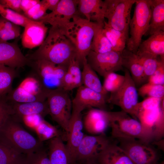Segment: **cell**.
<instances>
[{"label":"cell","mask_w":164,"mask_h":164,"mask_svg":"<svg viewBox=\"0 0 164 164\" xmlns=\"http://www.w3.org/2000/svg\"><path fill=\"white\" fill-rule=\"evenodd\" d=\"M136 0H105L104 16L111 27L124 33L129 38L132 7Z\"/></svg>","instance_id":"8992f818"},{"label":"cell","mask_w":164,"mask_h":164,"mask_svg":"<svg viewBox=\"0 0 164 164\" xmlns=\"http://www.w3.org/2000/svg\"><path fill=\"white\" fill-rule=\"evenodd\" d=\"M48 29L43 22L32 20L24 27L21 37L22 46L29 49L39 46L45 39Z\"/></svg>","instance_id":"d6986e66"},{"label":"cell","mask_w":164,"mask_h":164,"mask_svg":"<svg viewBox=\"0 0 164 164\" xmlns=\"http://www.w3.org/2000/svg\"><path fill=\"white\" fill-rule=\"evenodd\" d=\"M104 77V79L102 85L103 88L106 92L110 93L114 92L119 89L125 80L124 75L115 72L110 73Z\"/></svg>","instance_id":"836d02e7"},{"label":"cell","mask_w":164,"mask_h":164,"mask_svg":"<svg viewBox=\"0 0 164 164\" xmlns=\"http://www.w3.org/2000/svg\"><path fill=\"white\" fill-rule=\"evenodd\" d=\"M14 114L12 104L6 97L0 99V129Z\"/></svg>","instance_id":"f35d334b"},{"label":"cell","mask_w":164,"mask_h":164,"mask_svg":"<svg viewBox=\"0 0 164 164\" xmlns=\"http://www.w3.org/2000/svg\"><path fill=\"white\" fill-rule=\"evenodd\" d=\"M109 127L114 139L132 138L150 143L140 122L122 110L111 111Z\"/></svg>","instance_id":"9c48e42d"},{"label":"cell","mask_w":164,"mask_h":164,"mask_svg":"<svg viewBox=\"0 0 164 164\" xmlns=\"http://www.w3.org/2000/svg\"><path fill=\"white\" fill-rule=\"evenodd\" d=\"M138 92L142 97L147 96L148 97L163 98L164 85H155L147 82L139 87Z\"/></svg>","instance_id":"e575fe53"},{"label":"cell","mask_w":164,"mask_h":164,"mask_svg":"<svg viewBox=\"0 0 164 164\" xmlns=\"http://www.w3.org/2000/svg\"><path fill=\"white\" fill-rule=\"evenodd\" d=\"M23 164H51L48 154L43 149L26 155Z\"/></svg>","instance_id":"74e56055"},{"label":"cell","mask_w":164,"mask_h":164,"mask_svg":"<svg viewBox=\"0 0 164 164\" xmlns=\"http://www.w3.org/2000/svg\"><path fill=\"white\" fill-rule=\"evenodd\" d=\"M114 139L104 133L96 135H84L77 150L75 163L96 160Z\"/></svg>","instance_id":"7c38bea8"},{"label":"cell","mask_w":164,"mask_h":164,"mask_svg":"<svg viewBox=\"0 0 164 164\" xmlns=\"http://www.w3.org/2000/svg\"><path fill=\"white\" fill-rule=\"evenodd\" d=\"M20 32L19 26L0 16V40L7 41L17 38Z\"/></svg>","instance_id":"1f68e13d"},{"label":"cell","mask_w":164,"mask_h":164,"mask_svg":"<svg viewBox=\"0 0 164 164\" xmlns=\"http://www.w3.org/2000/svg\"><path fill=\"white\" fill-rule=\"evenodd\" d=\"M50 90L38 76L31 75L24 78L15 89L11 90L6 98L12 103L44 101Z\"/></svg>","instance_id":"5b68a950"},{"label":"cell","mask_w":164,"mask_h":164,"mask_svg":"<svg viewBox=\"0 0 164 164\" xmlns=\"http://www.w3.org/2000/svg\"><path fill=\"white\" fill-rule=\"evenodd\" d=\"M81 80L83 85L107 96L108 93L104 89L96 72L91 68L87 61L86 59L82 64Z\"/></svg>","instance_id":"484cf974"},{"label":"cell","mask_w":164,"mask_h":164,"mask_svg":"<svg viewBox=\"0 0 164 164\" xmlns=\"http://www.w3.org/2000/svg\"><path fill=\"white\" fill-rule=\"evenodd\" d=\"M103 31L110 42L113 51L122 52L125 49L128 39L123 32L110 27L104 21Z\"/></svg>","instance_id":"4316f807"},{"label":"cell","mask_w":164,"mask_h":164,"mask_svg":"<svg viewBox=\"0 0 164 164\" xmlns=\"http://www.w3.org/2000/svg\"><path fill=\"white\" fill-rule=\"evenodd\" d=\"M42 1L47 10L49 9L52 12L56 9L60 0H43Z\"/></svg>","instance_id":"681fc988"},{"label":"cell","mask_w":164,"mask_h":164,"mask_svg":"<svg viewBox=\"0 0 164 164\" xmlns=\"http://www.w3.org/2000/svg\"><path fill=\"white\" fill-rule=\"evenodd\" d=\"M40 2L39 0H21V8L23 13L27 12Z\"/></svg>","instance_id":"c3c4849f"},{"label":"cell","mask_w":164,"mask_h":164,"mask_svg":"<svg viewBox=\"0 0 164 164\" xmlns=\"http://www.w3.org/2000/svg\"><path fill=\"white\" fill-rule=\"evenodd\" d=\"M82 85L78 88L72 100V109L81 112L87 108L108 111V97Z\"/></svg>","instance_id":"5bb4252c"},{"label":"cell","mask_w":164,"mask_h":164,"mask_svg":"<svg viewBox=\"0 0 164 164\" xmlns=\"http://www.w3.org/2000/svg\"><path fill=\"white\" fill-rule=\"evenodd\" d=\"M133 14L129 24L130 36L127 49L135 54L142 37L148 31L151 17L150 0H136Z\"/></svg>","instance_id":"277c9868"},{"label":"cell","mask_w":164,"mask_h":164,"mask_svg":"<svg viewBox=\"0 0 164 164\" xmlns=\"http://www.w3.org/2000/svg\"><path fill=\"white\" fill-rule=\"evenodd\" d=\"M80 66L78 61L74 57L70 62L67 69V71L71 75L74 79L76 88L82 85Z\"/></svg>","instance_id":"ab89813d"},{"label":"cell","mask_w":164,"mask_h":164,"mask_svg":"<svg viewBox=\"0 0 164 164\" xmlns=\"http://www.w3.org/2000/svg\"><path fill=\"white\" fill-rule=\"evenodd\" d=\"M153 145H155L158 149L164 150V139L163 138L159 141H153L151 143Z\"/></svg>","instance_id":"f907efd6"},{"label":"cell","mask_w":164,"mask_h":164,"mask_svg":"<svg viewBox=\"0 0 164 164\" xmlns=\"http://www.w3.org/2000/svg\"><path fill=\"white\" fill-rule=\"evenodd\" d=\"M81 112L72 109L65 146L73 164H75L78 148L84 135Z\"/></svg>","instance_id":"9a60e30c"},{"label":"cell","mask_w":164,"mask_h":164,"mask_svg":"<svg viewBox=\"0 0 164 164\" xmlns=\"http://www.w3.org/2000/svg\"><path fill=\"white\" fill-rule=\"evenodd\" d=\"M11 104L14 112L12 117L18 122L21 121L23 117L26 115L39 114L43 118L49 114L46 100L23 103H12Z\"/></svg>","instance_id":"603a6c76"},{"label":"cell","mask_w":164,"mask_h":164,"mask_svg":"<svg viewBox=\"0 0 164 164\" xmlns=\"http://www.w3.org/2000/svg\"><path fill=\"white\" fill-rule=\"evenodd\" d=\"M34 130L37 135L38 140L42 142L58 137H61L63 141L67 140L66 133L62 132L43 119Z\"/></svg>","instance_id":"83f0119b"},{"label":"cell","mask_w":164,"mask_h":164,"mask_svg":"<svg viewBox=\"0 0 164 164\" xmlns=\"http://www.w3.org/2000/svg\"><path fill=\"white\" fill-rule=\"evenodd\" d=\"M135 54L139 57L160 58L164 60V31L154 33L142 42Z\"/></svg>","instance_id":"ac0fdd59"},{"label":"cell","mask_w":164,"mask_h":164,"mask_svg":"<svg viewBox=\"0 0 164 164\" xmlns=\"http://www.w3.org/2000/svg\"><path fill=\"white\" fill-rule=\"evenodd\" d=\"M148 83L155 85H164V63L158 67L148 80Z\"/></svg>","instance_id":"7bdbcfd3"},{"label":"cell","mask_w":164,"mask_h":164,"mask_svg":"<svg viewBox=\"0 0 164 164\" xmlns=\"http://www.w3.org/2000/svg\"><path fill=\"white\" fill-rule=\"evenodd\" d=\"M111 112L108 111L91 108L83 120L84 128L88 133L92 135L104 133L109 127Z\"/></svg>","instance_id":"e0dca14e"},{"label":"cell","mask_w":164,"mask_h":164,"mask_svg":"<svg viewBox=\"0 0 164 164\" xmlns=\"http://www.w3.org/2000/svg\"><path fill=\"white\" fill-rule=\"evenodd\" d=\"M151 17L149 29L145 35L164 31V0H150Z\"/></svg>","instance_id":"d4e9b609"},{"label":"cell","mask_w":164,"mask_h":164,"mask_svg":"<svg viewBox=\"0 0 164 164\" xmlns=\"http://www.w3.org/2000/svg\"><path fill=\"white\" fill-rule=\"evenodd\" d=\"M32 62L22 54L17 41L9 43L0 40V65L15 68L30 66Z\"/></svg>","instance_id":"2e32d148"},{"label":"cell","mask_w":164,"mask_h":164,"mask_svg":"<svg viewBox=\"0 0 164 164\" xmlns=\"http://www.w3.org/2000/svg\"><path fill=\"white\" fill-rule=\"evenodd\" d=\"M87 63L101 76L123 69L121 53L111 51L99 53L91 50L86 57Z\"/></svg>","instance_id":"8fae6325"},{"label":"cell","mask_w":164,"mask_h":164,"mask_svg":"<svg viewBox=\"0 0 164 164\" xmlns=\"http://www.w3.org/2000/svg\"><path fill=\"white\" fill-rule=\"evenodd\" d=\"M68 92L58 87L50 89L46 99L49 114L66 135L72 111V101Z\"/></svg>","instance_id":"ba28073f"},{"label":"cell","mask_w":164,"mask_h":164,"mask_svg":"<svg viewBox=\"0 0 164 164\" xmlns=\"http://www.w3.org/2000/svg\"><path fill=\"white\" fill-rule=\"evenodd\" d=\"M47 10L42 0L23 15L31 20L37 21L46 14Z\"/></svg>","instance_id":"60d3db41"},{"label":"cell","mask_w":164,"mask_h":164,"mask_svg":"<svg viewBox=\"0 0 164 164\" xmlns=\"http://www.w3.org/2000/svg\"><path fill=\"white\" fill-rule=\"evenodd\" d=\"M164 98L148 97L142 101L138 102L135 109V117L136 112L138 111L152 109L159 107L160 106Z\"/></svg>","instance_id":"b9f144b4"},{"label":"cell","mask_w":164,"mask_h":164,"mask_svg":"<svg viewBox=\"0 0 164 164\" xmlns=\"http://www.w3.org/2000/svg\"><path fill=\"white\" fill-rule=\"evenodd\" d=\"M48 156L51 164H73L60 137L49 140Z\"/></svg>","instance_id":"cb8c5ba5"},{"label":"cell","mask_w":164,"mask_h":164,"mask_svg":"<svg viewBox=\"0 0 164 164\" xmlns=\"http://www.w3.org/2000/svg\"><path fill=\"white\" fill-rule=\"evenodd\" d=\"M78 14L77 0H60L55 10L46 13L37 21L60 28L70 22Z\"/></svg>","instance_id":"4fadbf2b"},{"label":"cell","mask_w":164,"mask_h":164,"mask_svg":"<svg viewBox=\"0 0 164 164\" xmlns=\"http://www.w3.org/2000/svg\"><path fill=\"white\" fill-rule=\"evenodd\" d=\"M21 0H0V4L4 7L21 13Z\"/></svg>","instance_id":"bcb514c9"},{"label":"cell","mask_w":164,"mask_h":164,"mask_svg":"<svg viewBox=\"0 0 164 164\" xmlns=\"http://www.w3.org/2000/svg\"><path fill=\"white\" fill-rule=\"evenodd\" d=\"M121 54L122 66L129 71L136 87L143 85L148 78L137 55L127 49H125Z\"/></svg>","instance_id":"ffe728a7"},{"label":"cell","mask_w":164,"mask_h":164,"mask_svg":"<svg viewBox=\"0 0 164 164\" xmlns=\"http://www.w3.org/2000/svg\"><path fill=\"white\" fill-rule=\"evenodd\" d=\"M78 163H76L75 164H100L96 160H90Z\"/></svg>","instance_id":"816d5d0a"},{"label":"cell","mask_w":164,"mask_h":164,"mask_svg":"<svg viewBox=\"0 0 164 164\" xmlns=\"http://www.w3.org/2000/svg\"><path fill=\"white\" fill-rule=\"evenodd\" d=\"M77 10L89 21L104 24V2L101 0H77Z\"/></svg>","instance_id":"44dd1931"},{"label":"cell","mask_w":164,"mask_h":164,"mask_svg":"<svg viewBox=\"0 0 164 164\" xmlns=\"http://www.w3.org/2000/svg\"><path fill=\"white\" fill-rule=\"evenodd\" d=\"M12 116L0 129V141L25 155L43 149V142L25 130Z\"/></svg>","instance_id":"3957f363"},{"label":"cell","mask_w":164,"mask_h":164,"mask_svg":"<svg viewBox=\"0 0 164 164\" xmlns=\"http://www.w3.org/2000/svg\"><path fill=\"white\" fill-rule=\"evenodd\" d=\"M104 24H100L94 33L91 47V50L103 53L112 51V46L103 31Z\"/></svg>","instance_id":"4dcf8cb0"},{"label":"cell","mask_w":164,"mask_h":164,"mask_svg":"<svg viewBox=\"0 0 164 164\" xmlns=\"http://www.w3.org/2000/svg\"><path fill=\"white\" fill-rule=\"evenodd\" d=\"M115 139L134 164H158L159 154L151 143L132 138Z\"/></svg>","instance_id":"52a82bcc"},{"label":"cell","mask_w":164,"mask_h":164,"mask_svg":"<svg viewBox=\"0 0 164 164\" xmlns=\"http://www.w3.org/2000/svg\"><path fill=\"white\" fill-rule=\"evenodd\" d=\"M96 160L100 164H134L115 139L101 153Z\"/></svg>","instance_id":"7402d4cb"},{"label":"cell","mask_w":164,"mask_h":164,"mask_svg":"<svg viewBox=\"0 0 164 164\" xmlns=\"http://www.w3.org/2000/svg\"><path fill=\"white\" fill-rule=\"evenodd\" d=\"M67 67L64 66L56 65L54 72L53 78L58 80L59 82L67 72Z\"/></svg>","instance_id":"7dc6e473"},{"label":"cell","mask_w":164,"mask_h":164,"mask_svg":"<svg viewBox=\"0 0 164 164\" xmlns=\"http://www.w3.org/2000/svg\"><path fill=\"white\" fill-rule=\"evenodd\" d=\"M100 24H102L89 21L78 14L67 25L58 28L74 46L75 58L80 65H82L91 51L94 35Z\"/></svg>","instance_id":"7a4b0ae2"},{"label":"cell","mask_w":164,"mask_h":164,"mask_svg":"<svg viewBox=\"0 0 164 164\" xmlns=\"http://www.w3.org/2000/svg\"><path fill=\"white\" fill-rule=\"evenodd\" d=\"M138 57L142 65L145 74L148 78L155 71L159 65L164 63V61L160 58Z\"/></svg>","instance_id":"8d00e7d4"},{"label":"cell","mask_w":164,"mask_h":164,"mask_svg":"<svg viewBox=\"0 0 164 164\" xmlns=\"http://www.w3.org/2000/svg\"><path fill=\"white\" fill-rule=\"evenodd\" d=\"M76 55L75 48L70 40L58 28L51 26L47 36L38 49L26 56L31 60H44L68 67Z\"/></svg>","instance_id":"6da1fadb"},{"label":"cell","mask_w":164,"mask_h":164,"mask_svg":"<svg viewBox=\"0 0 164 164\" xmlns=\"http://www.w3.org/2000/svg\"><path fill=\"white\" fill-rule=\"evenodd\" d=\"M124 70L125 80L122 84L117 91L111 93L107 101L119 107L122 111L137 119L135 116L138 103L136 87L129 71L125 68Z\"/></svg>","instance_id":"30bf717a"},{"label":"cell","mask_w":164,"mask_h":164,"mask_svg":"<svg viewBox=\"0 0 164 164\" xmlns=\"http://www.w3.org/2000/svg\"><path fill=\"white\" fill-rule=\"evenodd\" d=\"M0 16L19 26L25 27L32 20L23 14L5 8Z\"/></svg>","instance_id":"d590c367"},{"label":"cell","mask_w":164,"mask_h":164,"mask_svg":"<svg viewBox=\"0 0 164 164\" xmlns=\"http://www.w3.org/2000/svg\"><path fill=\"white\" fill-rule=\"evenodd\" d=\"M159 164H164V161H162V162H161Z\"/></svg>","instance_id":"f5cc1de1"},{"label":"cell","mask_w":164,"mask_h":164,"mask_svg":"<svg viewBox=\"0 0 164 164\" xmlns=\"http://www.w3.org/2000/svg\"><path fill=\"white\" fill-rule=\"evenodd\" d=\"M43 119L41 116L34 114L24 116L22 118L21 121L26 126L34 130Z\"/></svg>","instance_id":"f6af8a7d"},{"label":"cell","mask_w":164,"mask_h":164,"mask_svg":"<svg viewBox=\"0 0 164 164\" xmlns=\"http://www.w3.org/2000/svg\"><path fill=\"white\" fill-rule=\"evenodd\" d=\"M15 68L0 65V99L11 91L12 82L17 75Z\"/></svg>","instance_id":"f1b7e54d"},{"label":"cell","mask_w":164,"mask_h":164,"mask_svg":"<svg viewBox=\"0 0 164 164\" xmlns=\"http://www.w3.org/2000/svg\"><path fill=\"white\" fill-rule=\"evenodd\" d=\"M58 86V87L68 92L76 88L72 76L67 71L59 82Z\"/></svg>","instance_id":"ee69618b"},{"label":"cell","mask_w":164,"mask_h":164,"mask_svg":"<svg viewBox=\"0 0 164 164\" xmlns=\"http://www.w3.org/2000/svg\"><path fill=\"white\" fill-rule=\"evenodd\" d=\"M56 65L46 60H39L32 61L30 66L33 68L37 76L42 80L53 78Z\"/></svg>","instance_id":"d6a6232c"},{"label":"cell","mask_w":164,"mask_h":164,"mask_svg":"<svg viewBox=\"0 0 164 164\" xmlns=\"http://www.w3.org/2000/svg\"><path fill=\"white\" fill-rule=\"evenodd\" d=\"M26 156L0 141V164H23Z\"/></svg>","instance_id":"f546056e"}]
</instances>
